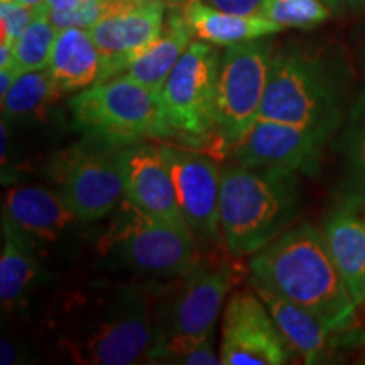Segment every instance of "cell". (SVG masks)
I'll return each instance as SVG.
<instances>
[{
    "mask_svg": "<svg viewBox=\"0 0 365 365\" xmlns=\"http://www.w3.org/2000/svg\"><path fill=\"white\" fill-rule=\"evenodd\" d=\"M322 230L355 304L365 307V200L341 196L327 213Z\"/></svg>",
    "mask_w": 365,
    "mask_h": 365,
    "instance_id": "obj_18",
    "label": "cell"
},
{
    "mask_svg": "<svg viewBox=\"0 0 365 365\" xmlns=\"http://www.w3.org/2000/svg\"><path fill=\"white\" fill-rule=\"evenodd\" d=\"M159 282L97 277L54 294L46 333L61 359L80 365L149 364Z\"/></svg>",
    "mask_w": 365,
    "mask_h": 365,
    "instance_id": "obj_1",
    "label": "cell"
},
{
    "mask_svg": "<svg viewBox=\"0 0 365 365\" xmlns=\"http://www.w3.org/2000/svg\"><path fill=\"white\" fill-rule=\"evenodd\" d=\"M359 59H360V65H362L365 71V36L362 38V43L359 46Z\"/></svg>",
    "mask_w": 365,
    "mask_h": 365,
    "instance_id": "obj_37",
    "label": "cell"
},
{
    "mask_svg": "<svg viewBox=\"0 0 365 365\" xmlns=\"http://www.w3.org/2000/svg\"><path fill=\"white\" fill-rule=\"evenodd\" d=\"M301 212L298 173L227 164L222 170L220 228L228 252L247 257L271 244Z\"/></svg>",
    "mask_w": 365,
    "mask_h": 365,
    "instance_id": "obj_4",
    "label": "cell"
},
{
    "mask_svg": "<svg viewBox=\"0 0 365 365\" xmlns=\"http://www.w3.org/2000/svg\"><path fill=\"white\" fill-rule=\"evenodd\" d=\"M124 148L85 137L49 159V186L85 222H102L124 198Z\"/></svg>",
    "mask_w": 365,
    "mask_h": 365,
    "instance_id": "obj_9",
    "label": "cell"
},
{
    "mask_svg": "<svg viewBox=\"0 0 365 365\" xmlns=\"http://www.w3.org/2000/svg\"><path fill=\"white\" fill-rule=\"evenodd\" d=\"M48 71L61 93L81 91L103 81L105 58L86 29L58 31Z\"/></svg>",
    "mask_w": 365,
    "mask_h": 365,
    "instance_id": "obj_20",
    "label": "cell"
},
{
    "mask_svg": "<svg viewBox=\"0 0 365 365\" xmlns=\"http://www.w3.org/2000/svg\"><path fill=\"white\" fill-rule=\"evenodd\" d=\"M115 2H130V0H115Z\"/></svg>",
    "mask_w": 365,
    "mask_h": 365,
    "instance_id": "obj_39",
    "label": "cell"
},
{
    "mask_svg": "<svg viewBox=\"0 0 365 365\" xmlns=\"http://www.w3.org/2000/svg\"><path fill=\"white\" fill-rule=\"evenodd\" d=\"M56 34V27L49 19V9L43 7L14 44V65L17 70L21 73L46 70L51 59Z\"/></svg>",
    "mask_w": 365,
    "mask_h": 365,
    "instance_id": "obj_25",
    "label": "cell"
},
{
    "mask_svg": "<svg viewBox=\"0 0 365 365\" xmlns=\"http://www.w3.org/2000/svg\"><path fill=\"white\" fill-rule=\"evenodd\" d=\"M250 287L264 301L291 352L303 359L304 364L331 362L336 350L360 341L362 330L333 331L322 319L293 301L281 298L267 291L266 287L252 284V282H250Z\"/></svg>",
    "mask_w": 365,
    "mask_h": 365,
    "instance_id": "obj_17",
    "label": "cell"
},
{
    "mask_svg": "<svg viewBox=\"0 0 365 365\" xmlns=\"http://www.w3.org/2000/svg\"><path fill=\"white\" fill-rule=\"evenodd\" d=\"M103 220L105 225L95 230L93 247L105 269L159 282L180 276L198 261L193 237L149 217L125 196Z\"/></svg>",
    "mask_w": 365,
    "mask_h": 365,
    "instance_id": "obj_5",
    "label": "cell"
},
{
    "mask_svg": "<svg viewBox=\"0 0 365 365\" xmlns=\"http://www.w3.org/2000/svg\"><path fill=\"white\" fill-rule=\"evenodd\" d=\"M330 14L323 0H264L259 16L282 29H309L330 19Z\"/></svg>",
    "mask_w": 365,
    "mask_h": 365,
    "instance_id": "obj_26",
    "label": "cell"
},
{
    "mask_svg": "<svg viewBox=\"0 0 365 365\" xmlns=\"http://www.w3.org/2000/svg\"><path fill=\"white\" fill-rule=\"evenodd\" d=\"M272 53L261 38L227 46L222 54L215 134L223 148L234 149L261 117Z\"/></svg>",
    "mask_w": 365,
    "mask_h": 365,
    "instance_id": "obj_10",
    "label": "cell"
},
{
    "mask_svg": "<svg viewBox=\"0 0 365 365\" xmlns=\"http://www.w3.org/2000/svg\"><path fill=\"white\" fill-rule=\"evenodd\" d=\"M182 16L198 39L215 46H232L267 38L281 33L282 27L261 16H242L220 11L205 0H185Z\"/></svg>",
    "mask_w": 365,
    "mask_h": 365,
    "instance_id": "obj_21",
    "label": "cell"
},
{
    "mask_svg": "<svg viewBox=\"0 0 365 365\" xmlns=\"http://www.w3.org/2000/svg\"><path fill=\"white\" fill-rule=\"evenodd\" d=\"M0 364L16 365L24 364L29 357V349L21 340H14L11 336L2 335V346H0Z\"/></svg>",
    "mask_w": 365,
    "mask_h": 365,
    "instance_id": "obj_31",
    "label": "cell"
},
{
    "mask_svg": "<svg viewBox=\"0 0 365 365\" xmlns=\"http://www.w3.org/2000/svg\"><path fill=\"white\" fill-rule=\"evenodd\" d=\"M161 148L170 164L181 215L193 239L218 240L222 168L212 156L196 150L163 144Z\"/></svg>",
    "mask_w": 365,
    "mask_h": 365,
    "instance_id": "obj_14",
    "label": "cell"
},
{
    "mask_svg": "<svg viewBox=\"0 0 365 365\" xmlns=\"http://www.w3.org/2000/svg\"><path fill=\"white\" fill-rule=\"evenodd\" d=\"M19 75H22V73L17 70L16 65L2 68V70H0V100L9 93V90L12 88V85L16 83V80L19 78Z\"/></svg>",
    "mask_w": 365,
    "mask_h": 365,
    "instance_id": "obj_33",
    "label": "cell"
},
{
    "mask_svg": "<svg viewBox=\"0 0 365 365\" xmlns=\"http://www.w3.org/2000/svg\"><path fill=\"white\" fill-rule=\"evenodd\" d=\"M349 70L344 59L309 46L272 53L261 117L333 134L344 122Z\"/></svg>",
    "mask_w": 365,
    "mask_h": 365,
    "instance_id": "obj_3",
    "label": "cell"
},
{
    "mask_svg": "<svg viewBox=\"0 0 365 365\" xmlns=\"http://www.w3.org/2000/svg\"><path fill=\"white\" fill-rule=\"evenodd\" d=\"M61 95L48 68L41 71L22 73L6 97L0 100L2 117L14 120V118L34 115Z\"/></svg>",
    "mask_w": 365,
    "mask_h": 365,
    "instance_id": "obj_24",
    "label": "cell"
},
{
    "mask_svg": "<svg viewBox=\"0 0 365 365\" xmlns=\"http://www.w3.org/2000/svg\"><path fill=\"white\" fill-rule=\"evenodd\" d=\"M2 217L58 276L76 262L83 245L95 237L93 223L76 215L51 186H12L4 198Z\"/></svg>",
    "mask_w": 365,
    "mask_h": 365,
    "instance_id": "obj_8",
    "label": "cell"
},
{
    "mask_svg": "<svg viewBox=\"0 0 365 365\" xmlns=\"http://www.w3.org/2000/svg\"><path fill=\"white\" fill-rule=\"evenodd\" d=\"M166 6L153 0L118 2L88 33L105 58L103 80L122 75L161 34Z\"/></svg>",
    "mask_w": 365,
    "mask_h": 365,
    "instance_id": "obj_15",
    "label": "cell"
},
{
    "mask_svg": "<svg viewBox=\"0 0 365 365\" xmlns=\"http://www.w3.org/2000/svg\"><path fill=\"white\" fill-rule=\"evenodd\" d=\"M17 2L24 4V6H27V7H34V9L48 7L46 6V0H17Z\"/></svg>",
    "mask_w": 365,
    "mask_h": 365,
    "instance_id": "obj_36",
    "label": "cell"
},
{
    "mask_svg": "<svg viewBox=\"0 0 365 365\" xmlns=\"http://www.w3.org/2000/svg\"><path fill=\"white\" fill-rule=\"evenodd\" d=\"M249 269V282L308 309L330 330H360L357 304L333 262L323 230L313 223L287 228L250 255Z\"/></svg>",
    "mask_w": 365,
    "mask_h": 365,
    "instance_id": "obj_2",
    "label": "cell"
},
{
    "mask_svg": "<svg viewBox=\"0 0 365 365\" xmlns=\"http://www.w3.org/2000/svg\"><path fill=\"white\" fill-rule=\"evenodd\" d=\"M14 63H16V56H14V46L0 43V70H2V68L12 66Z\"/></svg>",
    "mask_w": 365,
    "mask_h": 365,
    "instance_id": "obj_35",
    "label": "cell"
},
{
    "mask_svg": "<svg viewBox=\"0 0 365 365\" xmlns=\"http://www.w3.org/2000/svg\"><path fill=\"white\" fill-rule=\"evenodd\" d=\"M58 274L39 261L12 223L2 217V254H0V304L4 313H21L48 289Z\"/></svg>",
    "mask_w": 365,
    "mask_h": 365,
    "instance_id": "obj_19",
    "label": "cell"
},
{
    "mask_svg": "<svg viewBox=\"0 0 365 365\" xmlns=\"http://www.w3.org/2000/svg\"><path fill=\"white\" fill-rule=\"evenodd\" d=\"M43 9V7H41ZM41 9L27 7L17 0H0V27H2V44L14 46L27 26L34 21Z\"/></svg>",
    "mask_w": 365,
    "mask_h": 365,
    "instance_id": "obj_28",
    "label": "cell"
},
{
    "mask_svg": "<svg viewBox=\"0 0 365 365\" xmlns=\"http://www.w3.org/2000/svg\"><path fill=\"white\" fill-rule=\"evenodd\" d=\"M330 137V132L313 127L259 118L232 156L240 166L314 175Z\"/></svg>",
    "mask_w": 365,
    "mask_h": 365,
    "instance_id": "obj_13",
    "label": "cell"
},
{
    "mask_svg": "<svg viewBox=\"0 0 365 365\" xmlns=\"http://www.w3.org/2000/svg\"><path fill=\"white\" fill-rule=\"evenodd\" d=\"M193 36L182 11H171L164 21L161 34L130 63L122 75L130 76L140 85L161 93L168 76L191 44Z\"/></svg>",
    "mask_w": 365,
    "mask_h": 365,
    "instance_id": "obj_22",
    "label": "cell"
},
{
    "mask_svg": "<svg viewBox=\"0 0 365 365\" xmlns=\"http://www.w3.org/2000/svg\"><path fill=\"white\" fill-rule=\"evenodd\" d=\"M205 2L220 11L242 14V16H259L264 6V0H205Z\"/></svg>",
    "mask_w": 365,
    "mask_h": 365,
    "instance_id": "obj_30",
    "label": "cell"
},
{
    "mask_svg": "<svg viewBox=\"0 0 365 365\" xmlns=\"http://www.w3.org/2000/svg\"><path fill=\"white\" fill-rule=\"evenodd\" d=\"M171 364L178 365H217L220 364V354L213 349V339H207L190 346L188 350L178 355Z\"/></svg>",
    "mask_w": 365,
    "mask_h": 365,
    "instance_id": "obj_29",
    "label": "cell"
},
{
    "mask_svg": "<svg viewBox=\"0 0 365 365\" xmlns=\"http://www.w3.org/2000/svg\"><path fill=\"white\" fill-rule=\"evenodd\" d=\"M71 115L85 137L113 145L170 139L161 93L127 75H117L78 91L70 100Z\"/></svg>",
    "mask_w": 365,
    "mask_h": 365,
    "instance_id": "obj_7",
    "label": "cell"
},
{
    "mask_svg": "<svg viewBox=\"0 0 365 365\" xmlns=\"http://www.w3.org/2000/svg\"><path fill=\"white\" fill-rule=\"evenodd\" d=\"M153 2H161L164 6H176V4L185 2V0H153Z\"/></svg>",
    "mask_w": 365,
    "mask_h": 365,
    "instance_id": "obj_38",
    "label": "cell"
},
{
    "mask_svg": "<svg viewBox=\"0 0 365 365\" xmlns=\"http://www.w3.org/2000/svg\"><path fill=\"white\" fill-rule=\"evenodd\" d=\"M333 12H360L365 11V0H323Z\"/></svg>",
    "mask_w": 365,
    "mask_h": 365,
    "instance_id": "obj_32",
    "label": "cell"
},
{
    "mask_svg": "<svg viewBox=\"0 0 365 365\" xmlns=\"http://www.w3.org/2000/svg\"><path fill=\"white\" fill-rule=\"evenodd\" d=\"M118 2L115 0H83L78 7L68 12L49 11V19L56 31L68 29V27H80V29L88 31L91 26H95L107 16Z\"/></svg>",
    "mask_w": 365,
    "mask_h": 365,
    "instance_id": "obj_27",
    "label": "cell"
},
{
    "mask_svg": "<svg viewBox=\"0 0 365 365\" xmlns=\"http://www.w3.org/2000/svg\"><path fill=\"white\" fill-rule=\"evenodd\" d=\"M81 2H83V0H46V6H48L49 11L68 12L78 7Z\"/></svg>",
    "mask_w": 365,
    "mask_h": 365,
    "instance_id": "obj_34",
    "label": "cell"
},
{
    "mask_svg": "<svg viewBox=\"0 0 365 365\" xmlns=\"http://www.w3.org/2000/svg\"><path fill=\"white\" fill-rule=\"evenodd\" d=\"M222 56L215 44L191 41L161 90L164 117L173 135L203 140L215 132Z\"/></svg>",
    "mask_w": 365,
    "mask_h": 365,
    "instance_id": "obj_11",
    "label": "cell"
},
{
    "mask_svg": "<svg viewBox=\"0 0 365 365\" xmlns=\"http://www.w3.org/2000/svg\"><path fill=\"white\" fill-rule=\"evenodd\" d=\"M234 272L223 264L196 261L188 271L159 284L154 299V340L149 364H171L200 341L213 339Z\"/></svg>",
    "mask_w": 365,
    "mask_h": 365,
    "instance_id": "obj_6",
    "label": "cell"
},
{
    "mask_svg": "<svg viewBox=\"0 0 365 365\" xmlns=\"http://www.w3.org/2000/svg\"><path fill=\"white\" fill-rule=\"evenodd\" d=\"M220 364L282 365L293 352L255 291H237L223 313Z\"/></svg>",
    "mask_w": 365,
    "mask_h": 365,
    "instance_id": "obj_12",
    "label": "cell"
},
{
    "mask_svg": "<svg viewBox=\"0 0 365 365\" xmlns=\"http://www.w3.org/2000/svg\"><path fill=\"white\" fill-rule=\"evenodd\" d=\"M344 195L365 200V90L346 113L341 134Z\"/></svg>",
    "mask_w": 365,
    "mask_h": 365,
    "instance_id": "obj_23",
    "label": "cell"
},
{
    "mask_svg": "<svg viewBox=\"0 0 365 365\" xmlns=\"http://www.w3.org/2000/svg\"><path fill=\"white\" fill-rule=\"evenodd\" d=\"M124 196L149 217L191 235L178 205L175 181L161 144L140 140L122 149Z\"/></svg>",
    "mask_w": 365,
    "mask_h": 365,
    "instance_id": "obj_16",
    "label": "cell"
}]
</instances>
